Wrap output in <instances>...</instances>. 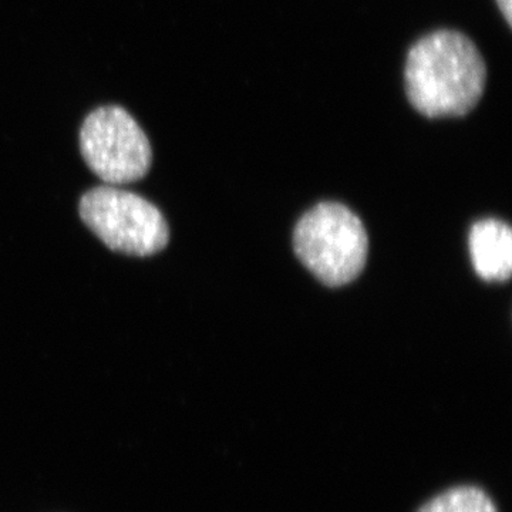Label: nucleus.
Returning <instances> with one entry per match:
<instances>
[{
    "mask_svg": "<svg viewBox=\"0 0 512 512\" xmlns=\"http://www.w3.org/2000/svg\"><path fill=\"white\" fill-rule=\"evenodd\" d=\"M487 66L476 43L441 29L417 40L404 64V89L427 119L467 116L483 99Z\"/></svg>",
    "mask_w": 512,
    "mask_h": 512,
    "instance_id": "nucleus-1",
    "label": "nucleus"
},
{
    "mask_svg": "<svg viewBox=\"0 0 512 512\" xmlns=\"http://www.w3.org/2000/svg\"><path fill=\"white\" fill-rule=\"evenodd\" d=\"M80 217L111 251L151 256L167 247L170 232L156 205L114 185L87 191L80 200Z\"/></svg>",
    "mask_w": 512,
    "mask_h": 512,
    "instance_id": "nucleus-3",
    "label": "nucleus"
},
{
    "mask_svg": "<svg viewBox=\"0 0 512 512\" xmlns=\"http://www.w3.org/2000/svg\"><path fill=\"white\" fill-rule=\"evenodd\" d=\"M295 254L320 282L342 286L366 265V229L356 214L336 202H323L303 215L293 234Z\"/></svg>",
    "mask_w": 512,
    "mask_h": 512,
    "instance_id": "nucleus-2",
    "label": "nucleus"
},
{
    "mask_svg": "<svg viewBox=\"0 0 512 512\" xmlns=\"http://www.w3.org/2000/svg\"><path fill=\"white\" fill-rule=\"evenodd\" d=\"M419 512H498L491 498L476 487H458L433 498Z\"/></svg>",
    "mask_w": 512,
    "mask_h": 512,
    "instance_id": "nucleus-6",
    "label": "nucleus"
},
{
    "mask_svg": "<svg viewBox=\"0 0 512 512\" xmlns=\"http://www.w3.org/2000/svg\"><path fill=\"white\" fill-rule=\"evenodd\" d=\"M497 2L498 8H500L501 13H503L505 22L507 25H512V0H495Z\"/></svg>",
    "mask_w": 512,
    "mask_h": 512,
    "instance_id": "nucleus-7",
    "label": "nucleus"
},
{
    "mask_svg": "<svg viewBox=\"0 0 512 512\" xmlns=\"http://www.w3.org/2000/svg\"><path fill=\"white\" fill-rule=\"evenodd\" d=\"M80 150L90 170L114 187L146 177L153 160L143 128L119 106L99 107L86 117Z\"/></svg>",
    "mask_w": 512,
    "mask_h": 512,
    "instance_id": "nucleus-4",
    "label": "nucleus"
},
{
    "mask_svg": "<svg viewBox=\"0 0 512 512\" xmlns=\"http://www.w3.org/2000/svg\"><path fill=\"white\" fill-rule=\"evenodd\" d=\"M470 254L474 269L488 282L508 281L512 272V232L505 222L483 220L470 231Z\"/></svg>",
    "mask_w": 512,
    "mask_h": 512,
    "instance_id": "nucleus-5",
    "label": "nucleus"
}]
</instances>
